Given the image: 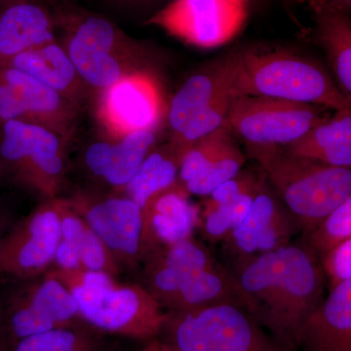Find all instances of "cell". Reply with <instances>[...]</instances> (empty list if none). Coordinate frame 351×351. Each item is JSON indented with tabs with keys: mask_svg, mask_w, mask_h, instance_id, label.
<instances>
[{
	"mask_svg": "<svg viewBox=\"0 0 351 351\" xmlns=\"http://www.w3.org/2000/svg\"><path fill=\"white\" fill-rule=\"evenodd\" d=\"M248 151L262 166L279 200L306 234L351 197L350 168L295 156L276 145H249Z\"/></svg>",
	"mask_w": 351,
	"mask_h": 351,
	"instance_id": "277c9868",
	"label": "cell"
},
{
	"mask_svg": "<svg viewBox=\"0 0 351 351\" xmlns=\"http://www.w3.org/2000/svg\"><path fill=\"white\" fill-rule=\"evenodd\" d=\"M320 261L323 274L329 281L330 290L351 280V239L332 249Z\"/></svg>",
	"mask_w": 351,
	"mask_h": 351,
	"instance_id": "4dcf8cb0",
	"label": "cell"
},
{
	"mask_svg": "<svg viewBox=\"0 0 351 351\" xmlns=\"http://www.w3.org/2000/svg\"><path fill=\"white\" fill-rule=\"evenodd\" d=\"M53 4L64 3V2H69L71 0H50Z\"/></svg>",
	"mask_w": 351,
	"mask_h": 351,
	"instance_id": "60d3db41",
	"label": "cell"
},
{
	"mask_svg": "<svg viewBox=\"0 0 351 351\" xmlns=\"http://www.w3.org/2000/svg\"><path fill=\"white\" fill-rule=\"evenodd\" d=\"M301 228L277 196L261 188L243 223L230 232L233 250L242 256L276 250Z\"/></svg>",
	"mask_w": 351,
	"mask_h": 351,
	"instance_id": "2e32d148",
	"label": "cell"
},
{
	"mask_svg": "<svg viewBox=\"0 0 351 351\" xmlns=\"http://www.w3.org/2000/svg\"><path fill=\"white\" fill-rule=\"evenodd\" d=\"M321 1L328 2V3L331 4V5L337 7L339 10L350 13L351 0H320V2Z\"/></svg>",
	"mask_w": 351,
	"mask_h": 351,
	"instance_id": "d590c367",
	"label": "cell"
},
{
	"mask_svg": "<svg viewBox=\"0 0 351 351\" xmlns=\"http://www.w3.org/2000/svg\"><path fill=\"white\" fill-rule=\"evenodd\" d=\"M142 214L144 258L156 249L191 237L198 221L197 209L178 181L149 198Z\"/></svg>",
	"mask_w": 351,
	"mask_h": 351,
	"instance_id": "e0dca14e",
	"label": "cell"
},
{
	"mask_svg": "<svg viewBox=\"0 0 351 351\" xmlns=\"http://www.w3.org/2000/svg\"><path fill=\"white\" fill-rule=\"evenodd\" d=\"M11 226H12V223H9L8 219L1 213V210H0V239Z\"/></svg>",
	"mask_w": 351,
	"mask_h": 351,
	"instance_id": "74e56055",
	"label": "cell"
},
{
	"mask_svg": "<svg viewBox=\"0 0 351 351\" xmlns=\"http://www.w3.org/2000/svg\"><path fill=\"white\" fill-rule=\"evenodd\" d=\"M230 1L235 2V3L239 4V5L247 7L249 9L250 7V0H230Z\"/></svg>",
	"mask_w": 351,
	"mask_h": 351,
	"instance_id": "ab89813d",
	"label": "cell"
},
{
	"mask_svg": "<svg viewBox=\"0 0 351 351\" xmlns=\"http://www.w3.org/2000/svg\"><path fill=\"white\" fill-rule=\"evenodd\" d=\"M167 105L158 80L138 69L98 93L97 113L108 138H119L138 131H157Z\"/></svg>",
	"mask_w": 351,
	"mask_h": 351,
	"instance_id": "7c38bea8",
	"label": "cell"
},
{
	"mask_svg": "<svg viewBox=\"0 0 351 351\" xmlns=\"http://www.w3.org/2000/svg\"><path fill=\"white\" fill-rule=\"evenodd\" d=\"M297 351H351V280L330 290L300 330Z\"/></svg>",
	"mask_w": 351,
	"mask_h": 351,
	"instance_id": "ffe728a7",
	"label": "cell"
},
{
	"mask_svg": "<svg viewBox=\"0 0 351 351\" xmlns=\"http://www.w3.org/2000/svg\"><path fill=\"white\" fill-rule=\"evenodd\" d=\"M68 143L36 122L11 120L0 124V182L41 201L59 197L68 171Z\"/></svg>",
	"mask_w": 351,
	"mask_h": 351,
	"instance_id": "5b68a950",
	"label": "cell"
},
{
	"mask_svg": "<svg viewBox=\"0 0 351 351\" xmlns=\"http://www.w3.org/2000/svg\"><path fill=\"white\" fill-rule=\"evenodd\" d=\"M160 335L179 351H287L234 302L169 311Z\"/></svg>",
	"mask_w": 351,
	"mask_h": 351,
	"instance_id": "8992f818",
	"label": "cell"
},
{
	"mask_svg": "<svg viewBox=\"0 0 351 351\" xmlns=\"http://www.w3.org/2000/svg\"><path fill=\"white\" fill-rule=\"evenodd\" d=\"M141 351H179L167 341L159 338H154L147 341Z\"/></svg>",
	"mask_w": 351,
	"mask_h": 351,
	"instance_id": "e575fe53",
	"label": "cell"
},
{
	"mask_svg": "<svg viewBox=\"0 0 351 351\" xmlns=\"http://www.w3.org/2000/svg\"><path fill=\"white\" fill-rule=\"evenodd\" d=\"M258 1H262V0H250V3L251 4L257 3V2H258Z\"/></svg>",
	"mask_w": 351,
	"mask_h": 351,
	"instance_id": "7bdbcfd3",
	"label": "cell"
},
{
	"mask_svg": "<svg viewBox=\"0 0 351 351\" xmlns=\"http://www.w3.org/2000/svg\"><path fill=\"white\" fill-rule=\"evenodd\" d=\"M329 108L260 96L233 97L225 126L251 147H285L330 119Z\"/></svg>",
	"mask_w": 351,
	"mask_h": 351,
	"instance_id": "ba28073f",
	"label": "cell"
},
{
	"mask_svg": "<svg viewBox=\"0 0 351 351\" xmlns=\"http://www.w3.org/2000/svg\"><path fill=\"white\" fill-rule=\"evenodd\" d=\"M64 197L41 201L0 239V281L24 280L52 269L62 239Z\"/></svg>",
	"mask_w": 351,
	"mask_h": 351,
	"instance_id": "9c48e42d",
	"label": "cell"
},
{
	"mask_svg": "<svg viewBox=\"0 0 351 351\" xmlns=\"http://www.w3.org/2000/svg\"><path fill=\"white\" fill-rule=\"evenodd\" d=\"M61 216L62 239L73 245L77 252L82 269L103 271L119 277L122 270L98 235L88 226L64 197Z\"/></svg>",
	"mask_w": 351,
	"mask_h": 351,
	"instance_id": "484cf974",
	"label": "cell"
},
{
	"mask_svg": "<svg viewBox=\"0 0 351 351\" xmlns=\"http://www.w3.org/2000/svg\"><path fill=\"white\" fill-rule=\"evenodd\" d=\"M156 132H133L121 138H101L89 143L82 152L84 170L110 191L120 193L156 147Z\"/></svg>",
	"mask_w": 351,
	"mask_h": 351,
	"instance_id": "9a60e30c",
	"label": "cell"
},
{
	"mask_svg": "<svg viewBox=\"0 0 351 351\" xmlns=\"http://www.w3.org/2000/svg\"><path fill=\"white\" fill-rule=\"evenodd\" d=\"M124 269H137L144 258L142 209L120 193L80 191L66 197Z\"/></svg>",
	"mask_w": 351,
	"mask_h": 351,
	"instance_id": "30bf717a",
	"label": "cell"
},
{
	"mask_svg": "<svg viewBox=\"0 0 351 351\" xmlns=\"http://www.w3.org/2000/svg\"><path fill=\"white\" fill-rule=\"evenodd\" d=\"M12 1H15V0H0V7L5 5L7 3H10Z\"/></svg>",
	"mask_w": 351,
	"mask_h": 351,
	"instance_id": "b9f144b4",
	"label": "cell"
},
{
	"mask_svg": "<svg viewBox=\"0 0 351 351\" xmlns=\"http://www.w3.org/2000/svg\"><path fill=\"white\" fill-rule=\"evenodd\" d=\"M226 90L232 89L226 56L191 75L167 105L165 119L171 132L169 142L181 137L191 120Z\"/></svg>",
	"mask_w": 351,
	"mask_h": 351,
	"instance_id": "7402d4cb",
	"label": "cell"
},
{
	"mask_svg": "<svg viewBox=\"0 0 351 351\" xmlns=\"http://www.w3.org/2000/svg\"><path fill=\"white\" fill-rule=\"evenodd\" d=\"M232 134L223 124L218 130L200 138L184 152L180 164L178 180L186 184L206 168L208 164L232 140Z\"/></svg>",
	"mask_w": 351,
	"mask_h": 351,
	"instance_id": "f546056e",
	"label": "cell"
},
{
	"mask_svg": "<svg viewBox=\"0 0 351 351\" xmlns=\"http://www.w3.org/2000/svg\"><path fill=\"white\" fill-rule=\"evenodd\" d=\"M7 348H8V343H7L3 321H2L1 308H0V351H6Z\"/></svg>",
	"mask_w": 351,
	"mask_h": 351,
	"instance_id": "8d00e7d4",
	"label": "cell"
},
{
	"mask_svg": "<svg viewBox=\"0 0 351 351\" xmlns=\"http://www.w3.org/2000/svg\"><path fill=\"white\" fill-rule=\"evenodd\" d=\"M262 184L258 181L255 176L247 173V174H239L232 179L228 180L215 189L210 195L211 199L207 205H221L232 202L237 199L239 195L246 193H253L261 189Z\"/></svg>",
	"mask_w": 351,
	"mask_h": 351,
	"instance_id": "1f68e13d",
	"label": "cell"
},
{
	"mask_svg": "<svg viewBox=\"0 0 351 351\" xmlns=\"http://www.w3.org/2000/svg\"><path fill=\"white\" fill-rule=\"evenodd\" d=\"M51 270L68 287L88 326L145 341L160 336L169 311L140 283L120 282L103 271Z\"/></svg>",
	"mask_w": 351,
	"mask_h": 351,
	"instance_id": "7a4b0ae2",
	"label": "cell"
},
{
	"mask_svg": "<svg viewBox=\"0 0 351 351\" xmlns=\"http://www.w3.org/2000/svg\"><path fill=\"white\" fill-rule=\"evenodd\" d=\"M104 3L122 11L149 10L152 7L162 8L172 0H101Z\"/></svg>",
	"mask_w": 351,
	"mask_h": 351,
	"instance_id": "836d02e7",
	"label": "cell"
},
{
	"mask_svg": "<svg viewBox=\"0 0 351 351\" xmlns=\"http://www.w3.org/2000/svg\"><path fill=\"white\" fill-rule=\"evenodd\" d=\"M182 157L170 143L164 147H154L120 193L143 209L149 198L178 181Z\"/></svg>",
	"mask_w": 351,
	"mask_h": 351,
	"instance_id": "d4e9b609",
	"label": "cell"
},
{
	"mask_svg": "<svg viewBox=\"0 0 351 351\" xmlns=\"http://www.w3.org/2000/svg\"><path fill=\"white\" fill-rule=\"evenodd\" d=\"M59 41L78 75L94 93L112 86L123 76L138 71V52L144 47L100 14L73 5L53 4Z\"/></svg>",
	"mask_w": 351,
	"mask_h": 351,
	"instance_id": "3957f363",
	"label": "cell"
},
{
	"mask_svg": "<svg viewBox=\"0 0 351 351\" xmlns=\"http://www.w3.org/2000/svg\"><path fill=\"white\" fill-rule=\"evenodd\" d=\"M0 308L9 346L83 322L68 287L49 269L24 280L1 281Z\"/></svg>",
	"mask_w": 351,
	"mask_h": 351,
	"instance_id": "52a82bcc",
	"label": "cell"
},
{
	"mask_svg": "<svg viewBox=\"0 0 351 351\" xmlns=\"http://www.w3.org/2000/svg\"><path fill=\"white\" fill-rule=\"evenodd\" d=\"M230 203L215 206L207 205L205 210L204 226L210 237L219 239L232 230Z\"/></svg>",
	"mask_w": 351,
	"mask_h": 351,
	"instance_id": "d6a6232c",
	"label": "cell"
},
{
	"mask_svg": "<svg viewBox=\"0 0 351 351\" xmlns=\"http://www.w3.org/2000/svg\"><path fill=\"white\" fill-rule=\"evenodd\" d=\"M56 38L52 9L43 0H15L0 7V63Z\"/></svg>",
	"mask_w": 351,
	"mask_h": 351,
	"instance_id": "ac0fdd59",
	"label": "cell"
},
{
	"mask_svg": "<svg viewBox=\"0 0 351 351\" xmlns=\"http://www.w3.org/2000/svg\"><path fill=\"white\" fill-rule=\"evenodd\" d=\"M4 64L36 78L80 108L86 103L92 92L78 75L57 38L25 51Z\"/></svg>",
	"mask_w": 351,
	"mask_h": 351,
	"instance_id": "44dd1931",
	"label": "cell"
},
{
	"mask_svg": "<svg viewBox=\"0 0 351 351\" xmlns=\"http://www.w3.org/2000/svg\"><path fill=\"white\" fill-rule=\"evenodd\" d=\"M248 10L230 0H172L145 24L156 25L191 45L211 49L239 34Z\"/></svg>",
	"mask_w": 351,
	"mask_h": 351,
	"instance_id": "8fae6325",
	"label": "cell"
},
{
	"mask_svg": "<svg viewBox=\"0 0 351 351\" xmlns=\"http://www.w3.org/2000/svg\"><path fill=\"white\" fill-rule=\"evenodd\" d=\"M244 163V154L232 138L199 175L182 186L189 195H210L221 184L239 174Z\"/></svg>",
	"mask_w": 351,
	"mask_h": 351,
	"instance_id": "83f0119b",
	"label": "cell"
},
{
	"mask_svg": "<svg viewBox=\"0 0 351 351\" xmlns=\"http://www.w3.org/2000/svg\"><path fill=\"white\" fill-rule=\"evenodd\" d=\"M0 76L15 90L29 121L71 140L82 108L10 64L0 63Z\"/></svg>",
	"mask_w": 351,
	"mask_h": 351,
	"instance_id": "d6986e66",
	"label": "cell"
},
{
	"mask_svg": "<svg viewBox=\"0 0 351 351\" xmlns=\"http://www.w3.org/2000/svg\"><path fill=\"white\" fill-rule=\"evenodd\" d=\"M283 147L295 156L335 167L350 168V108L337 110L334 117Z\"/></svg>",
	"mask_w": 351,
	"mask_h": 351,
	"instance_id": "603a6c76",
	"label": "cell"
},
{
	"mask_svg": "<svg viewBox=\"0 0 351 351\" xmlns=\"http://www.w3.org/2000/svg\"><path fill=\"white\" fill-rule=\"evenodd\" d=\"M101 334L82 323L20 339L6 351H108Z\"/></svg>",
	"mask_w": 351,
	"mask_h": 351,
	"instance_id": "4316f807",
	"label": "cell"
},
{
	"mask_svg": "<svg viewBox=\"0 0 351 351\" xmlns=\"http://www.w3.org/2000/svg\"><path fill=\"white\" fill-rule=\"evenodd\" d=\"M226 59L234 97H269L336 112L350 108L351 100L320 64L291 51L252 46L230 53Z\"/></svg>",
	"mask_w": 351,
	"mask_h": 351,
	"instance_id": "6da1fadb",
	"label": "cell"
},
{
	"mask_svg": "<svg viewBox=\"0 0 351 351\" xmlns=\"http://www.w3.org/2000/svg\"><path fill=\"white\" fill-rule=\"evenodd\" d=\"M316 34L326 51L339 84V90L351 100V21L346 11L321 1L313 9Z\"/></svg>",
	"mask_w": 351,
	"mask_h": 351,
	"instance_id": "cb8c5ba5",
	"label": "cell"
},
{
	"mask_svg": "<svg viewBox=\"0 0 351 351\" xmlns=\"http://www.w3.org/2000/svg\"><path fill=\"white\" fill-rule=\"evenodd\" d=\"M293 1L299 2V3L308 4L311 9L320 3V0H293Z\"/></svg>",
	"mask_w": 351,
	"mask_h": 351,
	"instance_id": "f35d334b",
	"label": "cell"
},
{
	"mask_svg": "<svg viewBox=\"0 0 351 351\" xmlns=\"http://www.w3.org/2000/svg\"><path fill=\"white\" fill-rule=\"evenodd\" d=\"M215 263L209 251L189 237L147 254L140 265L138 283L168 311L189 279Z\"/></svg>",
	"mask_w": 351,
	"mask_h": 351,
	"instance_id": "5bb4252c",
	"label": "cell"
},
{
	"mask_svg": "<svg viewBox=\"0 0 351 351\" xmlns=\"http://www.w3.org/2000/svg\"><path fill=\"white\" fill-rule=\"evenodd\" d=\"M351 239V197L307 233V243L320 260L346 240Z\"/></svg>",
	"mask_w": 351,
	"mask_h": 351,
	"instance_id": "f1b7e54d",
	"label": "cell"
},
{
	"mask_svg": "<svg viewBox=\"0 0 351 351\" xmlns=\"http://www.w3.org/2000/svg\"><path fill=\"white\" fill-rule=\"evenodd\" d=\"M283 280L272 338L287 351H297L300 330L324 300V274L313 252L298 245L281 247Z\"/></svg>",
	"mask_w": 351,
	"mask_h": 351,
	"instance_id": "4fadbf2b",
	"label": "cell"
}]
</instances>
